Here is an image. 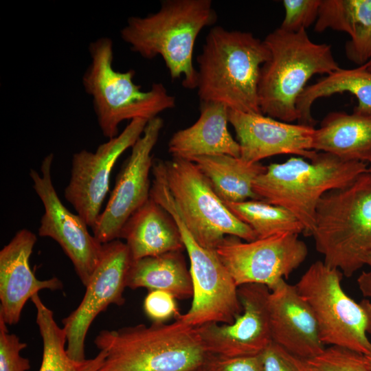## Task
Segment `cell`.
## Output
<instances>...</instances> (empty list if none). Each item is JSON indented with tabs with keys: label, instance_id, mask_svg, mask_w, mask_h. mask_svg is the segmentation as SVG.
Here are the masks:
<instances>
[{
	"label": "cell",
	"instance_id": "cell-2",
	"mask_svg": "<svg viewBox=\"0 0 371 371\" xmlns=\"http://www.w3.org/2000/svg\"><path fill=\"white\" fill-rule=\"evenodd\" d=\"M216 20L211 0H164L155 13L129 17L120 36L144 58L161 56L171 78H183V87L194 89L198 84L194 44L201 30Z\"/></svg>",
	"mask_w": 371,
	"mask_h": 371
},
{
	"label": "cell",
	"instance_id": "cell-12",
	"mask_svg": "<svg viewBox=\"0 0 371 371\" xmlns=\"http://www.w3.org/2000/svg\"><path fill=\"white\" fill-rule=\"evenodd\" d=\"M53 160V153L44 157L41 175L34 169L30 171L33 188L44 207L38 235L51 238L60 246L86 287L100 262L102 244L89 233L83 218L70 212L60 199L52 179Z\"/></svg>",
	"mask_w": 371,
	"mask_h": 371
},
{
	"label": "cell",
	"instance_id": "cell-7",
	"mask_svg": "<svg viewBox=\"0 0 371 371\" xmlns=\"http://www.w3.org/2000/svg\"><path fill=\"white\" fill-rule=\"evenodd\" d=\"M324 262L346 277L364 266L371 251V174L320 199L311 234Z\"/></svg>",
	"mask_w": 371,
	"mask_h": 371
},
{
	"label": "cell",
	"instance_id": "cell-36",
	"mask_svg": "<svg viewBox=\"0 0 371 371\" xmlns=\"http://www.w3.org/2000/svg\"><path fill=\"white\" fill-rule=\"evenodd\" d=\"M363 355L368 367L371 370V352Z\"/></svg>",
	"mask_w": 371,
	"mask_h": 371
},
{
	"label": "cell",
	"instance_id": "cell-6",
	"mask_svg": "<svg viewBox=\"0 0 371 371\" xmlns=\"http://www.w3.org/2000/svg\"><path fill=\"white\" fill-rule=\"evenodd\" d=\"M91 61L82 78L85 91L91 96L100 129L106 138L119 135L125 120H150L176 106L175 97L162 83H153L148 91L133 82L135 71L114 69L113 43L108 37L91 41L88 47Z\"/></svg>",
	"mask_w": 371,
	"mask_h": 371
},
{
	"label": "cell",
	"instance_id": "cell-33",
	"mask_svg": "<svg viewBox=\"0 0 371 371\" xmlns=\"http://www.w3.org/2000/svg\"><path fill=\"white\" fill-rule=\"evenodd\" d=\"M144 310L147 317L155 323H165L172 317L176 319L181 314L176 298L160 290L148 291L144 299Z\"/></svg>",
	"mask_w": 371,
	"mask_h": 371
},
{
	"label": "cell",
	"instance_id": "cell-17",
	"mask_svg": "<svg viewBox=\"0 0 371 371\" xmlns=\"http://www.w3.org/2000/svg\"><path fill=\"white\" fill-rule=\"evenodd\" d=\"M228 120L236 134L240 157L247 162L258 163L278 155L311 159L317 153L313 148L314 126L232 110H229Z\"/></svg>",
	"mask_w": 371,
	"mask_h": 371
},
{
	"label": "cell",
	"instance_id": "cell-29",
	"mask_svg": "<svg viewBox=\"0 0 371 371\" xmlns=\"http://www.w3.org/2000/svg\"><path fill=\"white\" fill-rule=\"evenodd\" d=\"M306 361L311 371H371L363 354L334 346Z\"/></svg>",
	"mask_w": 371,
	"mask_h": 371
},
{
	"label": "cell",
	"instance_id": "cell-38",
	"mask_svg": "<svg viewBox=\"0 0 371 371\" xmlns=\"http://www.w3.org/2000/svg\"><path fill=\"white\" fill-rule=\"evenodd\" d=\"M193 371H205V368H204V367L203 366H201V367H200V368H197V369H196V370H194Z\"/></svg>",
	"mask_w": 371,
	"mask_h": 371
},
{
	"label": "cell",
	"instance_id": "cell-25",
	"mask_svg": "<svg viewBox=\"0 0 371 371\" xmlns=\"http://www.w3.org/2000/svg\"><path fill=\"white\" fill-rule=\"evenodd\" d=\"M181 252L170 251L133 261L126 286L164 291L179 300L192 297V278Z\"/></svg>",
	"mask_w": 371,
	"mask_h": 371
},
{
	"label": "cell",
	"instance_id": "cell-37",
	"mask_svg": "<svg viewBox=\"0 0 371 371\" xmlns=\"http://www.w3.org/2000/svg\"><path fill=\"white\" fill-rule=\"evenodd\" d=\"M362 66H363V67H364L366 70H368V71H369L371 72V58H370V60L367 63H366L365 65H362Z\"/></svg>",
	"mask_w": 371,
	"mask_h": 371
},
{
	"label": "cell",
	"instance_id": "cell-5",
	"mask_svg": "<svg viewBox=\"0 0 371 371\" xmlns=\"http://www.w3.org/2000/svg\"><path fill=\"white\" fill-rule=\"evenodd\" d=\"M308 160L297 157L270 164L255 179L253 188L259 200L291 211L303 224L304 234L311 235L317 205L323 195L348 186L368 166L324 152H317Z\"/></svg>",
	"mask_w": 371,
	"mask_h": 371
},
{
	"label": "cell",
	"instance_id": "cell-35",
	"mask_svg": "<svg viewBox=\"0 0 371 371\" xmlns=\"http://www.w3.org/2000/svg\"><path fill=\"white\" fill-rule=\"evenodd\" d=\"M364 265L369 267V270L363 271L357 278V284L362 295L371 297V251L366 255Z\"/></svg>",
	"mask_w": 371,
	"mask_h": 371
},
{
	"label": "cell",
	"instance_id": "cell-1",
	"mask_svg": "<svg viewBox=\"0 0 371 371\" xmlns=\"http://www.w3.org/2000/svg\"><path fill=\"white\" fill-rule=\"evenodd\" d=\"M269 57L264 41L252 33L213 27L196 58L200 101L221 103L229 110L262 113L258 87L261 67Z\"/></svg>",
	"mask_w": 371,
	"mask_h": 371
},
{
	"label": "cell",
	"instance_id": "cell-10",
	"mask_svg": "<svg viewBox=\"0 0 371 371\" xmlns=\"http://www.w3.org/2000/svg\"><path fill=\"white\" fill-rule=\"evenodd\" d=\"M166 183L187 229L202 247L215 250L227 236L245 241L257 237L214 192L196 164L172 157L164 161Z\"/></svg>",
	"mask_w": 371,
	"mask_h": 371
},
{
	"label": "cell",
	"instance_id": "cell-16",
	"mask_svg": "<svg viewBox=\"0 0 371 371\" xmlns=\"http://www.w3.org/2000/svg\"><path fill=\"white\" fill-rule=\"evenodd\" d=\"M270 289L265 285L238 286L242 313L230 324L209 323L196 327L211 355L240 357L260 355L273 341L268 311Z\"/></svg>",
	"mask_w": 371,
	"mask_h": 371
},
{
	"label": "cell",
	"instance_id": "cell-26",
	"mask_svg": "<svg viewBox=\"0 0 371 371\" xmlns=\"http://www.w3.org/2000/svg\"><path fill=\"white\" fill-rule=\"evenodd\" d=\"M345 92L357 99L353 112L371 115V72L363 66L340 68L304 89L296 103L297 123L314 126L316 121L312 116L311 108L315 100Z\"/></svg>",
	"mask_w": 371,
	"mask_h": 371
},
{
	"label": "cell",
	"instance_id": "cell-31",
	"mask_svg": "<svg viewBox=\"0 0 371 371\" xmlns=\"http://www.w3.org/2000/svg\"><path fill=\"white\" fill-rule=\"evenodd\" d=\"M7 326L0 317V371H28L30 361L21 355L27 344L10 333Z\"/></svg>",
	"mask_w": 371,
	"mask_h": 371
},
{
	"label": "cell",
	"instance_id": "cell-28",
	"mask_svg": "<svg viewBox=\"0 0 371 371\" xmlns=\"http://www.w3.org/2000/svg\"><path fill=\"white\" fill-rule=\"evenodd\" d=\"M224 203L238 218L251 227L257 238L284 233H304L300 221L282 206L256 199Z\"/></svg>",
	"mask_w": 371,
	"mask_h": 371
},
{
	"label": "cell",
	"instance_id": "cell-21",
	"mask_svg": "<svg viewBox=\"0 0 371 371\" xmlns=\"http://www.w3.org/2000/svg\"><path fill=\"white\" fill-rule=\"evenodd\" d=\"M121 238L126 241L132 262L184 249L175 221L150 197L126 222Z\"/></svg>",
	"mask_w": 371,
	"mask_h": 371
},
{
	"label": "cell",
	"instance_id": "cell-27",
	"mask_svg": "<svg viewBox=\"0 0 371 371\" xmlns=\"http://www.w3.org/2000/svg\"><path fill=\"white\" fill-rule=\"evenodd\" d=\"M31 301L36 309V322L43 341L38 371H98L106 358V352L100 350L94 357L80 361L71 359L66 350L65 333L56 322L53 311L43 302L38 294L33 296Z\"/></svg>",
	"mask_w": 371,
	"mask_h": 371
},
{
	"label": "cell",
	"instance_id": "cell-11",
	"mask_svg": "<svg viewBox=\"0 0 371 371\" xmlns=\"http://www.w3.org/2000/svg\"><path fill=\"white\" fill-rule=\"evenodd\" d=\"M215 251L237 286L247 284L270 290L289 278L308 256L299 234L284 233L252 241L227 236Z\"/></svg>",
	"mask_w": 371,
	"mask_h": 371
},
{
	"label": "cell",
	"instance_id": "cell-3",
	"mask_svg": "<svg viewBox=\"0 0 371 371\" xmlns=\"http://www.w3.org/2000/svg\"><path fill=\"white\" fill-rule=\"evenodd\" d=\"M94 343L106 353L98 371H193L210 355L196 327L177 319L102 330Z\"/></svg>",
	"mask_w": 371,
	"mask_h": 371
},
{
	"label": "cell",
	"instance_id": "cell-15",
	"mask_svg": "<svg viewBox=\"0 0 371 371\" xmlns=\"http://www.w3.org/2000/svg\"><path fill=\"white\" fill-rule=\"evenodd\" d=\"M163 126L164 121L159 116L150 120L131 147L106 207L92 229L93 236L102 244L119 239L128 219L149 199V174L153 164L152 151Z\"/></svg>",
	"mask_w": 371,
	"mask_h": 371
},
{
	"label": "cell",
	"instance_id": "cell-13",
	"mask_svg": "<svg viewBox=\"0 0 371 371\" xmlns=\"http://www.w3.org/2000/svg\"><path fill=\"white\" fill-rule=\"evenodd\" d=\"M132 262L128 249L120 239L102 244L100 262L86 286L78 306L63 319L66 350L75 361L85 358V342L93 321L111 304L125 302L128 272Z\"/></svg>",
	"mask_w": 371,
	"mask_h": 371
},
{
	"label": "cell",
	"instance_id": "cell-4",
	"mask_svg": "<svg viewBox=\"0 0 371 371\" xmlns=\"http://www.w3.org/2000/svg\"><path fill=\"white\" fill-rule=\"evenodd\" d=\"M270 57L260 69L258 87L262 114L291 123L298 120L296 103L309 79L341 67L331 46L315 43L306 29L289 32L278 27L265 38Z\"/></svg>",
	"mask_w": 371,
	"mask_h": 371
},
{
	"label": "cell",
	"instance_id": "cell-24",
	"mask_svg": "<svg viewBox=\"0 0 371 371\" xmlns=\"http://www.w3.org/2000/svg\"><path fill=\"white\" fill-rule=\"evenodd\" d=\"M190 161L196 164L224 203L259 200L253 184L267 168L260 162H247L228 155L200 156Z\"/></svg>",
	"mask_w": 371,
	"mask_h": 371
},
{
	"label": "cell",
	"instance_id": "cell-32",
	"mask_svg": "<svg viewBox=\"0 0 371 371\" xmlns=\"http://www.w3.org/2000/svg\"><path fill=\"white\" fill-rule=\"evenodd\" d=\"M263 371H311L306 359L272 341L261 353Z\"/></svg>",
	"mask_w": 371,
	"mask_h": 371
},
{
	"label": "cell",
	"instance_id": "cell-20",
	"mask_svg": "<svg viewBox=\"0 0 371 371\" xmlns=\"http://www.w3.org/2000/svg\"><path fill=\"white\" fill-rule=\"evenodd\" d=\"M228 112L223 104L201 101L198 120L172 135L168 144V152L172 157L188 160L214 155L240 157L239 144L227 128Z\"/></svg>",
	"mask_w": 371,
	"mask_h": 371
},
{
	"label": "cell",
	"instance_id": "cell-22",
	"mask_svg": "<svg viewBox=\"0 0 371 371\" xmlns=\"http://www.w3.org/2000/svg\"><path fill=\"white\" fill-rule=\"evenodd\" d=\"M313 148L346 161L371 163V115L328 113L315 128Z\"/></svg>",
	"mask_w": 371,
	"mask_h": 371
},
{
	"label": "cell",
	"instance_id": "cell-9",
	"mask_svg": "<svg viewBox=\"0 0 371 371\" xmlns=\"http://www.w3.org/2000/svg\"><path fill=\"white\" fill-rule=\"evenodd\" d=\"M343 273L323 261L313 263L295 284L310 305L322 342L367 355L371 352V302L355 301L341 286Z\"/></svg>",
	"mask_w": 371,
	"mask_h": 371
},
{
	"label": "cell",
	"instance_id": "cell-8",
	"mask_svg": "<svg viewBox=\"0 0 371 371\" xmlns=\"http://www.w3.org/2000/svg\"><path fill=\"white\" fill-rule=\"evenodd\" d=\"M150 196L175 221L190 262L192 302L190 309L175 319L192 327L233 323L243 311L238 287L215 250L202 247L193 238L181 219L165 179L153 182Z\"/></svg>",
	"mask_w": 371,
	"mask_h": 371
},
{
	"label": "cell",
	"instance_id": "cell-14",
	"mask_svg": "<svg viewBox=\"0 0 371 371\" xmlns=\"http://www.w3.org/2000/svg\"><path fill=\"white\" fill-rule=\"evenodd\" d=\"M148 122L131 120L118 135L99 145L95 152L82 150L73 155L71 177L64 194L91 229L101 214L113 168L139 138Z\"/></svg>",
	"mask_w": 371,
	"mask_h": 371
},
{
	"label": "cell",
	"instance_id": "cell-18",
	"mask_svg": "<svg viewBox=\"0 0 371 371\" xmlns=\"http://www.w3.org/2000/svg\"><path fill=\"white\" fill-rule=\"evenodd\" d=\"M268 311L273 342L306 360L325 350L315 315L295 284L282 280L271 289Z\"/></svg>",
	"mask_w": 371,
	"mask_h": 371
},
{
	"label": "cell",
	"instance_id": "cell-39",
	"mask_svg": "<svg viewBox=\"0 0 371 371\" xmlns=\"http://www.w3.org/2000/svg\"><path fill=\"white\" fill-rule=\"evenodd\" d=\"M368 171L371 174V163L368 165Z\"/></svg>",
	"mask_w": 371,
	"mask_h": 371
},
{
	"label": "cell",
	"instance_id": "cell-30",
	"mask_svg": "<svg viewBox=\"0 0 371 371\" xmlns=\"http://www.w3.org/2000/svg\"><path fill=\"white\" fill-rule=\"evenodd\" d=\"M321 0H284L282 5L284 16L282 30L289 32H297L310 27L316 22Z\"/></svg>",
	"mask_w": 371,
	"mask_h": 371
},
{
	"label": "cell",
	"instance_id": "cell-34",
	"mask_svg": "<svg viewBox=\"0 0 371 371\" xmlns=\"http://www.w3.org/2000/svg\"><path fill=\"white\" fill-rule=\"evenodd\" d=\"M203 367L205 371H263L261 354L240 357L210 355Z\"/></svg>",
	"mask_w": 371,
	"mask_h": 371
},
{
	"label": "cell",
	"instance_id": "cell-19",
	"mask_svg": "<svg viewBox=\"0 0 371 371\" xmlns=\"http://www.w3.org/2000/svg\"><path fill=\"white\" fill-rule=\"evenodd\" d=\"M36 240L32 232L22 229L0 251V317L7 325L19 322L25 304L40 291L63 287L58 278L41 280L32 271L30 258Z\"/></svg>",
	"mask_w": 371,
	"mask_h": 371
},
{
	"label": "cell",
	"instance_id": "cell-23",
	"mask_svg": "<svg viewBox=\"0 0 371 371\" xmlns=\"http://www.w3.org/2000/svg\"><path fill=\"white\" fill-rule=\"evenodd\" d=\"M344 32L347 58L362 66L371 58V0H321L314 30Z\"/></svg>",
	"mask_w": 371,
	"mask_h": 371
}]
</instances>
